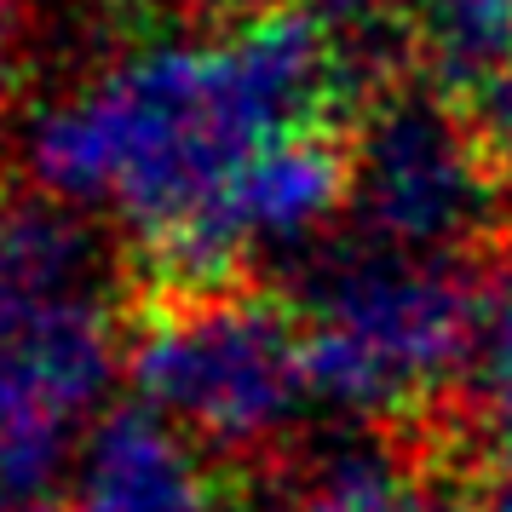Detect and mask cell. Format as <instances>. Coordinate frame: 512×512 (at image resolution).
Here are the masks:
<instances>
[{
  "mask_svg": "<svg viewBox=\"0 0 512 512\" xmlns=\"http://www.w3.org/2000/svg\"><path fill=\"white\" fill-rule=\"evenodd\" d=\"M363 70L311 12H271L213 47H156L52 104L29 173L52 202L110 208L144 248L219 208L242 167L300 127H340ZM369 104V98H363Z\"/></svg>",
  "mask_w": 512,
  "mask_h": 512,
  "instance_id": "obj_1",
  "label": "cell"
},
{
  "mask_svg": "<svg viewBox=\"0 0 512 512\" xmlns=\"http://www.w3.org/2000/svg\"><path fill=\"white\" fill-rule=\"evenodd\" d=\"M495 282L472 259L403 254L386 242L334 248L305 271L311 397L363 420H415L455 392Z\"/></svg>",
  "mask_w": 512,
  "mask_h": 512,
  "instance_id": "obj_2",
  "label": "cell"
},
{
  "mask_svg": "<svg viewBox=\"0 0 512 512\" xmlns=\"http://www.w3.org/2000/svg\"><path fill=\"white\" fill-rule=\"evenodd\" d=\"M139 397L208 455L254 461L311 397L300 311L265 288H150L127 334Z\"/></svg>",
  "mask_w": 512,
  "mask_h": 512,
  "instance_id": "obj_3",
  "label": "cell"
},
{
  "mask_svg": "<svg viewBox=\"0 0 512 512\" xmlns=\"http://www.w3.org/2000/svg\"><path fill=\"white\" fill-rule=\"evenodd\" d=\"M357 150V190L369 242L403 254L466 259L478 242L495 236L501 173L478 144L461 104L443 93H386L363 104L351 133Z\"/></svg>",
  "mask_w": 512,
  "mask_h": 512,
  "instance_id": "obj_4",
  "label": "cell"
},
{
  "mask_svg": "<svg viewBox=\"0 0 512 512\" xmlns=\"http://www.w3.org/2000/svg\"><path fill=\"white\" fill-rule=\"evenodd\" d=\"M70 512H225V489L202 443L150 403H133L93 426Z\"/></svg>",
  "mask_w": 512,
  "mask_h": 512,
  "instance_id": "obj_5",
  "label": "cell"
},
{
  "mask_svg": "<svg viewBox=\"0 0 512 512\" xmlns=\"http://www.w3.org/2000/svg\"><path fill=\"white\" fill-rule=\"evenodd\" d=\"M104 300V248L52 196H0V334Z\"/></svg>",
  "mask_w": 512,
  "mask_h": 512,
  "instance_id": "obj_6",
  "label": "cell"
},
{
  "mask_svg": "<svg viewBox=\"0 0 512 512\" xmlns=\"http://www.w3.org/2000/svg\"><path fill=\"white\" fill-rule=\"evenodd\" d=\"M294 489V512H466L461 484L449 489L443 466L409 461L397 443H334L300 478Z\"/></svg>",
  "mask_w": 512,
  "mask_h": 512,
  "instance_id": "obj_7",
  "label": "cell"
},
{
  "mask_svg": "<svg viewBox=\"0 0 512 512\" xmlns=\"http://www.w3.org/2000/svg\"><path fill=\"white\" fill-rule=\"evenodd\" d=\"M409 52L432 93L466 104L512 64V0H420Z\"/></svg>",
  "mask_w": 512,
  "mask_h": 512,
  "instance_id": "obj_8",
  "label": "cell"
},
{
  "mask_svg": "<svg viewBox=\"0 0 512 512\" xmlns=\"http://www.w3.org/2000/svg\"><path fill=\"white\" fill-rule=\"evenodd\" d=\"M455 426L484 455H512V282H495L455 374Z\"/></svg>",
  "mask_w": 512,
  "mask_h": 512,
  "instance_id": "obj_9",
  "label": "cell"
},
{
  "mask_svg": "<svg viewBox=\"0 0 512 512\" xmlns=\"http://www.w3.org/2000/svg\"><path fill=\"white\" fill-rule=\"evenodd\" d=\"M420 0H305V12L340 41L351 64H380L392 47L409 52V29H415Z\"/></svg>",
  "mask_w": 512,
  "mask_h": 512,
  "instance_id": "obj_10",
  "label": "cell"
},
{
  "mask_svg": "<svg viewBox=\"0 0 512 512\" xmlns=\"http://www.w3.org/2000/svg\"><path fill=\"white\" fill-rule=\"evenodd\" d=\"M461 110H466V121H472L478 144L489 150L495 173L512 185V64L495 75V81H484V87L466 98Z\"/></svg>",
  "mask_w": 512,
  "mask_h": 512,
  "instance_id": "obj_11",
  "label": "cell"
},
{
  "mask_svg": "<svg viewBox=\"0 0 512 512\" xmlns=\"http://www.w3.org/2000/svg\"><path fill=\"white\" fill-rule=\"evenodd\" d=\"M466 512H512V455H484L461 478Z\"/></svg>",
  "mask_w": 512,
  "mask_h": 512,
  "instance_id": "obj_12",
  "label": "cell"
},
{
  "mask_svg": "<svg viewBox=\"0 0 512 512\" xmlns=\"http://www.w3.org/2000/svg\"><path fill=\"white\" fill-rule=\"evenodd\" d=\"M179 6L202 24H231V29H248L259 18H271V12H288V0H179Z\"/></svg>",
  "mask_w": 512,
  "mask_h": 512,
  "instance_id": "obj_13",
  "label": "cell"
},
{
  "mask_svg": "<svg viewBox=\"0 0 512 512\" xmlns=\"http://www.w3.org/2000/svg\"><path fill=\"white\" fill-rule=\"evenodd\" d=\"M0 512H12V507H0Z\"/></svg>",
  "mask_w": 512,
  "mask_h": 512,
  "instance_id": "obj_14",
  "label": "cell"
}]
</instances>
